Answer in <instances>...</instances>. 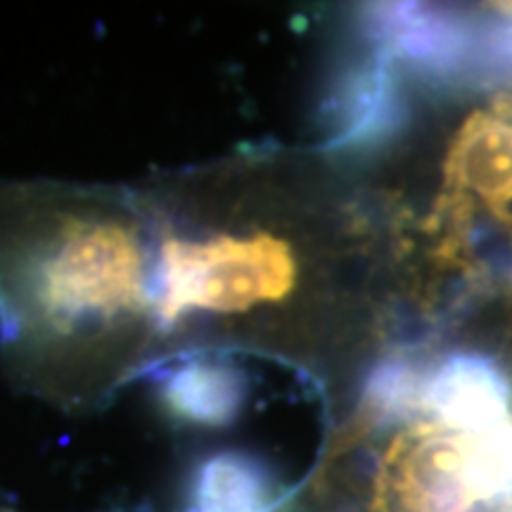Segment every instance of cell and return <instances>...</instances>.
<instances>
[{
    "instance_id": "cell-1",
    "label": "cell",
    "mask_w": 512,
    "mask_h": 512,
    "mask_svg": "<svg viewBox=\"0 0 512 512\" xmlns=\"http://www.w3.org/2000/svg\"><path fill=\"white\" fill-rule=\"evenodd\" d=\"M0 361L17 387L72 406L164 361L136 188L0 183Z\"/></svg>"
},
{
    "instance_id": "cell-2",
    "label": "cell",
    "mask_w": 512,
    "mask_h": 512,
    "mask_svg": "<svg viewBox=\"0 0 512 512\" xmlns=\"http://www.w3.org/2000/svg\"><path fill=\"white\" fill-rule=\"evenodd\" d=\"M418 403L448 425H494L512 418V387L486 358L453 356L430 377H422Z\"/></svg>"
},
{
    "instance_id": "cell-3",
    "label": "cell",
    "mask_w": 512,
    "mask_h": 512,
    "mask_svg": "<svg viewBox=\"0 0 512 512\" xmlns=\"http://www.w3.org/2000/svg\"><path fill=\"white\" fill-rule=\"evenodd\" d=\"M448 181L498 211L512 202V121L498 114L467 121L451 147Z\"/></svg>"
},
{
    "instance_id": "cell-4",
    "label": "cell",
    "mask_w": 512,
    "mask_h": 512,
    "mask_svg": "<svg viewBox=\"0 0 512 512\" xmlns=\"http://www.w3.org/2000/svg\"><path fill=\"white\" fill-rule=\"evenodd\" d=\"M245 384L235 368L214 354L185 356L164 382V406L183 422L221 427L238 415Z\"/></svg>"
},
{
    "instance_id": "cell-5",
    "label": "cell",
    "mask_w": 512,
    "mask_h": 512,
    "mask_svg": "<svg viewBox=\"0 0 512 512\" xmlns=\"http://www.w3.org/2000/svg\"><path fill=\"white\" fill-rule=\"evenodd\" d=\"M264 467L242 453H219L200 467L188 512H280Z\"/></svg>"
}]
</instances>
